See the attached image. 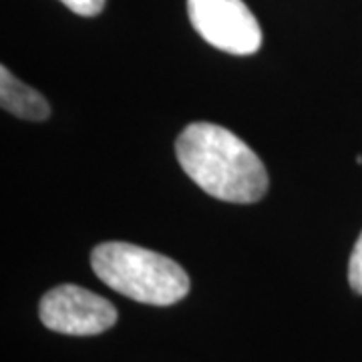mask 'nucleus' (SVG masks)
Listing matches in <instances>:
<instances>
[{
    "mask_svg": "<svg viewBox=\"0 0 362 362\" xmlns=\"http://www.w3.org/2000/svg\"><path fill=\"white\" fill-rule=\"evenodd\" d=\"M181 169L206 194L230 204H256L268 192L266 168L246 143L226 127L197 121L175 141Z\"/></svg>",
    "mask_w": 362,
    "mask_h": 362,
    "instance_id": "obj_1",
    "label": "nucleus"
},
{
    "mask_svg": "<svg viewBox=\"0 0 362 362\" xmlns=\"http://www.w3.org/2000/svg\"><path fill=\"white\" fill-rule=\"evenodd\" d=\"M90 266L109 288L141 304L171 306L189 292V278L177 262L141 246L99 244L90 254Z\"/></svg>",
    "mask_w": 362,
    "mask_h": 362,
    "instance_id": "obj_2",
    "label": "nucleus"
},
{
    "mask_svg": "<svg viewBox=\"0 0 362 362\" xmlns=\"http://www.w3.org/2000/svg\"><path fill=\"white\" fill-rule=\"evenodd\" d=\"M197 35L230 54H254L262 47V28L244 0H187Z\"/></svg>",
    "mask_w": 362,
    "mask_h": 362,
    "instance_id": "obj_3",
    "label": "nucleus"
},
{
    "mask_svg": "<svg viewBox=\"0 0 362 362\" xmlns=\"http://www.w3.org/2000/svg\"><path fill=\"white\" fill-rule=\"evenodd\" d=\"M40 322L52 332L71 337H95L117 322L115 306L81 286L63 284L40 298Z\"/></svg>",
    "mask_w": 362,
    "mask_h": 362,
    "instance_id": "obj_4",
    "label": "nucleus"
},
{
    "mask_svg": "<svg viewBox=\"0 0 362 362\" xmlns=\"http://www.w3.org/2000/svg\"><path fill=\"white\" fill-rule=\"evenodd\" d=\"M0 103L2 109L26 121H45L51 115V105L39 90L28 87L2 66L0 69Z\"/></svg>",
    "mask_w": 362,
    "mask_h": 362,
    "instance_id": "obj_5",
    "label": "nucleus"
},
{
    "mask_svg": "<svg viewBox=\"0 0 362 362\" xmlns=\"http://www.w3.org/2000/svg\"><path fill=\"white\" fill-rule=\"evenodd\" d=\"M349 282L350 288L362 294V232L356 240V244L352 247V254H350L349 262Z\"/></svg>",
    "mask_w": 362,
    "mask_h": 362,
    "instance_id": "obj_6",
    "label": "nucleus"
},
{
    "mask_svg": "<svg viewBox=\"0 0 362 362\" xmlns=\"http://www.w3.org/2000/svg\"><path fill=\"white\" fill-rule=\"evenodd\" d=\"M69 11L81 16H97L105 8V0H61Z\"/></svg>",
    "mask_w": 362,
    "mask_h": 362,
    "instance_id": "obj_7",
    "label": "nucleus"
}]
</instances>
